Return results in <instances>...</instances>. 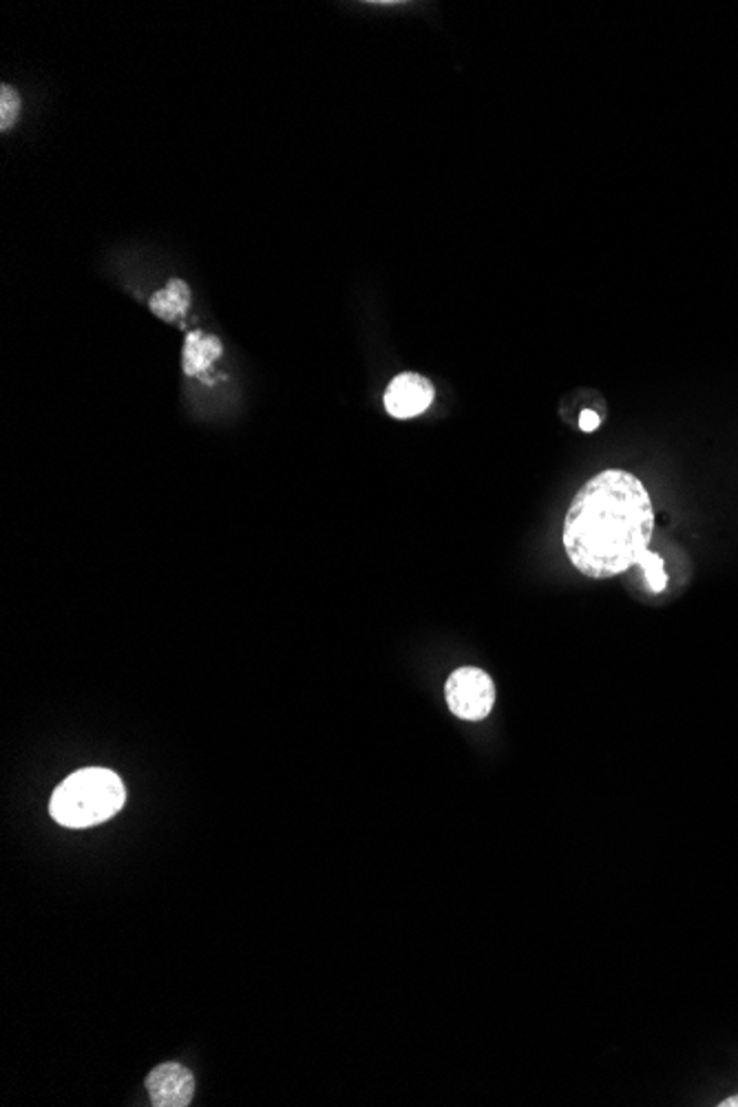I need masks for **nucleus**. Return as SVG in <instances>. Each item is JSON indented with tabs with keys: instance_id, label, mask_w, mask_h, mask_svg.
Returning <instances> with one entry per match:
<instances>
[{
	"instance_id": "f257e3e1",
	"label": "nucleus",
	"mask_w": 738,
	"mask_h": 1107,
	"mask_svg": "<svg viewBox=\"0 0 738 1107\" xmlns=\"http://www.w3.org/2000/svg\"><path fill=\"white\" fill-rule=\"evenodd\" d=\"M655 533V509L644 482L624 469L593 476L564 520V551L591 579H611L640 564Z\"/></svg>"
},
{
	"instance_id": "7ed1b4c3",
	"label": "nucleus",
	"mask_w": 738,
	"mask_h": 1107,
	"mask_svg": "<svg viewBox=\"0 0 738 1107\" xmlns=\"http://www.w3.org/2000/svg\"><path fill=\"white\" fill-rule=\"evenodd\" d=\"M447 706L462 721H482L496 706L493 679L480 668H460L447 679Z\"/></svg>"
},
{
	"instance_id": "9b49d317",
	"label": "nucleus",
	"mask_w": 738,
	"mask_h": 1107,
	"mask_svg": "<svg viewBox=\"0 0 738 1107\" xmlns=\"http://www.w3.org/2000/svg\"><path fill=\"white\" fill-rule=\"evenodd\" d=\"M721 1107H738V1097H732V1099L724 1101V1104H721Z\"/></svg>"
},
{
	"instance_id": "9d476101",
	"label": "nucleus",
	"mask_w": 738,
	"mask_h": 1107,
	"mask_svg": "<svg viewBox=\"0 0 738 1107\" xmlns=\"http://www.w3.org/2000/svg\"><path fill=\"white\" fill-rule=\"evenodd\" d=\"M600 425H602V418H600L593 409H584V411H582V416H580V427H582L586 434L595 431Z\"/></svg>"
},
{
	"instance_id": "20e7f679",
	"label": "nucleus",
	"mask_w": 738,
	"mask_h": 1107,
	"mask_svg": "<svg viewBox=\"0 0 738 1107\" xmlns=\"http://www.w3.org/2000/svg\"><path fill=\"white\" fill-rule=\"evenodd\" d=\"M434 396H436V389L429 383V378L414 374V372H405V374H398L389 383V387L383 396V403H385V409L392 418L407 420V418H416V416L425 414L429 409V405L434 403Z\"/></svg>"
},
{
	"instance_id": "39448f33",
	"label": "nucleus",
	"mask_w": 738,
	"mask_h": 1107,
	"mask_svg": "<svg viewBox=\"0 0 738 1107\" xmlns=\"http://www.w3.org/2000/svg\"><path fill=\"white\" fill-rule=\"evenodd\" d=\"M146 1090L155 1107H186L195 1095V1079L179 1064H162L148 1075Z\"/></svg>"
},
{
	"instance_id": "6e6552de",
	"label": "nucleus",
	"mask_w": 738,
	"mask_h": 1107,
	"mask_svg": "<svg viewBox=\"0 0 738 1107\" xmlns=\"http://www.w3.org/2000/svg\"><path fill=\"white\" fill-rule=\"evenodd\" d=\"M637 566L644 571L646 582H648V586H651V591H653V593H662V591L666 588V584H668V575H666V571H664V560H662V555H657V553H653V551H646V553H644V557L640 560V564H637Z\"/></svg>"
},
{
	"instance_id": "0eeeda50",
	"label": "nucleus",
	"mask_w": 738,
	"mask_h": 1107,
	"mask_svg": "<svg viewBox=\"0 0 738 1107\" xmlns=\"http://www.w3.org/2000/svg\"><path fill=\"white\" fill-rule=\"evenodd\" d=\"M148 305L157 318L166 323L179 321L190 307V288L181 279H170L162 290H157L150 296Z\"/></svg>"
},
{
	"instance_id": "f03ea898",
	"label": "nucleus",
	"mask_w": 738,
	"mask_h": 1107,
	"mask_svg": "<svg viewBox=\"0 0 738 1107\" xmlns=\"http://www.w3.org/2000/svg\"><path fill=\"white\" fill-rule=\"evenodd\" d=\"M126 801L119 776L104 767H86L71 774L51 796L49 812L55 823L84 829L113 818Z\"/></svg>"
},
{
	"instance_id": "423d86ee",
	"label": "nucleus",
	"mask_w": 738,
	"mask_h": 1107,
	"mask_svg": "<svg viewBox=\"0 0 738 1107\" xmlns=\"http://www.w3.org/2000/svg\"><path fill=\"white\" fill-rule=\"evenodd\" d=\"M224 354V345L217 336L195 330L186 336L181 352V367L186 376H199Z\"/></svg>"
},
{
	"instance_id": "1a4fd4ad",
	"label": "nucleus",
	"mask_w": 738,
	"mask_h": 1107,
	"mask_svg": "<svg viewBox=\"0 0 738 1107\" xmlns=\"http://www.w3.org/2000/svg\"><path fill=\"white\" fill-rule=\"evenodd\" d=\"M20 113V95L9 86H0V130H9Z\"/></svg>"
}]
</instances>
